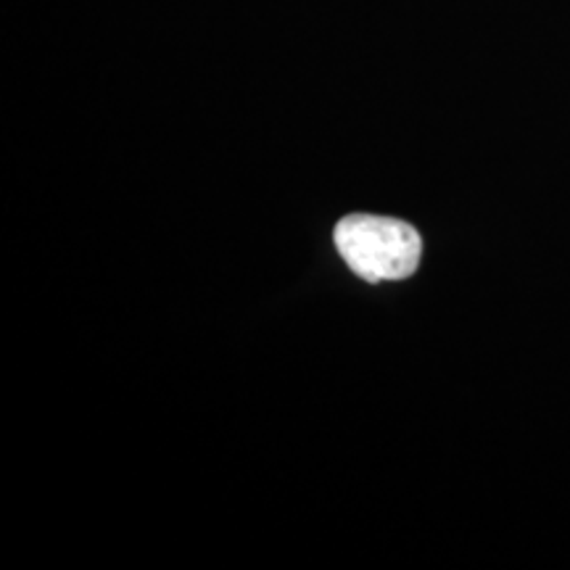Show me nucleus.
I'll return each mask as SVG.
<instances>
[{
    "mask_svg": "<svg viewBox=\"0 0 570 570\" xmlns=\"http://www.w3.org/2000/svg\"><path fill=\"white\" fill-rule=\"evenodd\" d=\"M336 246L356 275L370 283L404 281L420 265V233L391 217L352 214L336 227Z\"/></svg>",
    "mask_w": 570,
    "mask_h": 570,
    "instance_id": "1",
    "label": "nucleus"
}]
</instances>
